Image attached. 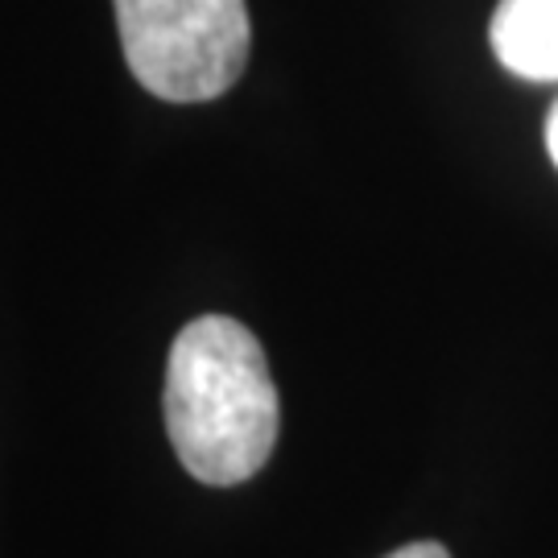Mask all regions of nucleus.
Returning <instances> with one entry per match:
<instances>
[{"instance_id": "1", "label": "nucleus", "mask_w": 558, "mask_h": 558, "mask_svg": "<svg viewBox=\"0 0 558 558\" xmlns=\"http://www.w3.org/2000/svg\"><path fill=\"white\" fill-rule=\"evenodd\" d=\"M278 385L236 319L186 323L166 360V430L179 463L211 488L253 480L278 442Z\"/></svg>"}, {"instance_id": "2", "label": "nucleus", "mask_w": 558, "mask_h": 558, "mask_svg": "<svg viewBox=\"0 0 558 558\" xmlns=\"http://www.w3.org/2000/svg\"><path fill=\"white\" fill-rule=\"evenodd\" d=\"M133 80L166 104H203L244 75L253 25L244 0H112Z\"/></svg>"}, {"instance_id": "3", "label": "nucleus", "mask_w": 558, "mask_h": 558, "mask_svg": "<svg viewBox=\"0 0 558 558\" xmlns=\"http://www.w3.org/2000/svg\"><path fill=\"white\" fill-rule=\"evenodd\" d=\"M488 38L505 71L521 80H558V0H500Z\"/></svg>"}, {"instance_id": "4", "label": "nucleus", "mask_w": 558, "mask_h": 558, "mask_svg": "<svg viewBox=\"0 0 558 558\" xmlns=\"http://www.w3.org/2000/svg\"><path fill=\"white\" fill-rule=\"evenodd\" d=\"M385 558H451V555H447V546H439V542H410V546H401V550H393V555Z\"/></svg>"}, {"instance_id": "5", "label": "nucleus", "mask_w": 558, "mask_h": 558, "mask_svg": "<svg viewBox=\"0 0 558 558\" xmlns=\"http://www.w3.org/2000/svg\"><path fill=\"white\" fill-rule=\"evenodd\" d=\"M546 149H550V158L558 166V104L550 108V117H546Z\"/></svg>"}]
</instances>
